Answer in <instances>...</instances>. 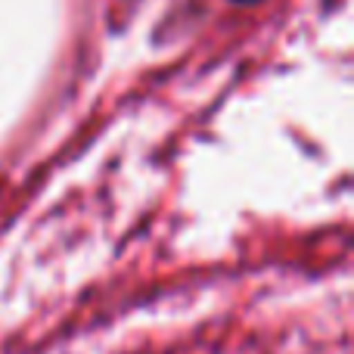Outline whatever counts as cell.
Instances as JSON below:
<instances>
[{"instance_id":"1","label":"cell","mask_w":354,"mask_h":354,"mask_svg":"<svg viewBox=\"0 0 354 354\" xmlns=\"http://www.w3.org/2000/svg\"><path fill=\"white\" fill-rule=\"evenodd\" d=\"M233 3H255V0H233Z\"/></svg>"}]
</instances>
